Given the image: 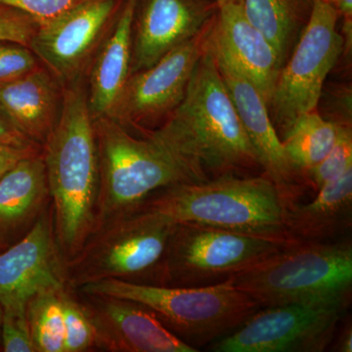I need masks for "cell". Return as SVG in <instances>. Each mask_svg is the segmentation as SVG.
<instances>
[{
  "mask_svg": "<svg viewBox=\"0 0 352 352\" xmlns=\"http://www.w3.org/2000/svg\"><path fill=\"white\" fill-rule=\"evenodd\" d=\"M200 182L261 168L207 39L182 101L147 131Z\"/></svg>",
  "mask_w": 352,
  "mask_h": 352,
  "instance_id": "cell-1",
  "label": "cell"
},
{
  "mask_svg": "<svg viewBox=\"0 0 352 352\" xmlns=\"http://www.w3.org/2000/svg\"><path fill=\"white\" fill-rule=\"evenodd\" d=\"M43 155L55 236L67 261L94 232L100 191L94 119L82 80L63 88L59 120L43 146Z\"/></svg>",
  "mask_w": 352,
  "mask_h": 352,
  "instance_id": "cell-2",
  "label": "cell"
},
{
  "mask_svg": "<svg viewBox=\"0 0 352 352\" xmlns=\"http://www.w3.org/2000/svg\"><path fill=\"white\" fill-rule=\"evenodd\" d=\"M136 210L173 224H200L289 240L276 187L265 175H226L205 182L178 183L159 190Z\"/></svg>",
  "mask_w": 352,
  "mask_h": 352,
  "instance_id": "cell-3",
  "label": "cell"
},
{
  "mask_svg": "<svg viewBox=\"0 0 352 352\" xmlns=\"http://www.w3.org/2000/svg\"><path fill=\"white\" fill-rule=\"evenodd\" d=\"M85 295L132 300L149 308L171 332L198 349L239 328L261 307L229 282L176 287L105 279L78 288Z\"/></svg>",
  "mask_w": 352,
  "mask_h": 352,
  "instance_id": "cell-4",
  "label": "cell"
},
{
  "mask_svg": "<svg viewBox=\"0 0 352 352\" xmlns=\"http://www.w3.org/2000/svg\"><path fill=\"white\" fill-rule=\"evenodd\" d=\"M259 307L349 298L351 238L333 242L289 241L280 251L226 280Z\"/></svg>",
  "mask_w": 352,
  "mask_h": 352,
  "instance_id": "cell-5",
  "label": "cell"
},
{
  "mask_svg": "<svg viewBox=\"0 0 352 352\" xmlns=\"http://www.w3.org/2000/svg\"><path fill=\"white\" fill-rule=\"evenodd\" d=\"M94 126L100 166L94 232L108 222L134 212L159 190L178 183L200 182L147 134L135 138L109 117L94 120Z\"/></svg>",
  "mask_w": 352,
  "mask_h": 352,
  "instance_id": "cell-6",
  "label": "cell"
},
{
  "mask_svg": "<svg viewBox=\"0 0 352 352\" xmlns=\"http://www.w3.org/2000/svg\"><path fill=\"white\" fill-rule=\"evenodd\" d=\"M173 226L140 210L108 222L65 261L67 285L78 289L105 279L159 284Z\"/></svg>",
  "mask_w": 352,
  "mask_h": 352,
  "instance_id": "cell-7",
  "label": "cell"
},
{
  "mask_svg": "<svg viewBox=\"0 0 352 352\" xmlns=\"http://www.w3.org/2000/svg\"><path fill=\"white\" fill-rule=\"evenodd\" d=\"M289 241L293 240L200 224H173L157 285L204 287L222 283L280 251Z\"/></svg>",
  "mask_w": 352,
  "mask_h": 352,
  "instance_id": "cell-8",
  "label": "cell"
},
{
  "mask_svg": "<svg viewBox=\"0 0 352 352\" xmlns=\"http://www.w3.org/2000/svg\"><path fill=\"white\" fill-rule=\"evenodd\" d=\"M339 16L333 4L314 0L302 36L280 71L268 110L281 140L298 116L315 111L326 78L344 50Z\"/></svg>",
  "mask_w": 352,
  "mask_h": 352,
  "instance_id": "cell-9",
  "label": "cell"
},
{
  "mask_svg": "<svg viewBox=\"0 0 352 352\" xmlns=\"http://www.w3.org/2000/svg\"><path fill=\"white\" fill-rule=\"evenodd\" d=\"M349 298L261 307L232 333L212 342L215 352H319L339 330Z\"/></svg>",
  "mask_w": 352,
  "mask_h": 352,
  "instance_id": "cell-10",
  "label": "cell"
},
{
  "mask_svg": "<svg viewBox=\"0 0 352 352\" xmlns=\"http://www.w3.org/2000/svg\"><path fill=\"white\" fill-rule=\"evenodd\" d=\"M124 0H90L38 25L30 48L65 87L82 80Z\"/></svg>",
  "mask_w": 352,
  "mask_h": 352,
  "instance_id": "cell-11",
  "label": "cell"
},
{
  "mask_svg": "<svg viewBox=\"0 0 352 352\" xmlns=\"http://www.w3.org/2000/svg\"><path fill=\"white\" fill-rule=\"evenodd\" d=\"M203 34L171 50L150 68L131 74L108 117L126 129H138L173 112L182 101L206 50Z\"/></svg>",
  "mask_w": 352,
  "mask_h": 352,
  "instance_id": "cell-12",
  "label": "cell"
},
{
  "mask_svg": "<svg viewBox=\"0 0 352 352\" xmlns=\"http://www.w3.org/2000/svg\"><path fill=\"white\" fill-rule=\"evenodd\" d=\"M214 56L220 75L256 153L261 168L264 175L274 183L285 210L300 201L307 179L289 162L271 120L267 103L258 90L232 64L215 54Z\"/></svg>",
  "mask_w": 352,
  "mask_h": 352,
  "instance_id": "cell-13",
  "label": "cell"
},
{
  "mask_svg": "<svg viewBox=\"0 0 352 352\" xmlns=\"http://www.w3.org/2000/svg\"><path fill=\"white\" fill-rule=\"evenodd\" d=\"M67 286L50 208L41 212L23 239L0 252V303L3 308L25 307L41 289Z\"/></svg>",
  "mask_w": 352,
  "mask_h": 352,
  "instance_id": "cell-14",
  "label": "cell"
},
{
  "mask_svg": "<svg viewBox=\"0 0 352 352\" xmlns=\"http://www.w3.org/2000/svg\"><path fill=\"white\" fill-rule=\"evenodd\" d=\"M217 10L214 0H138L132 31L131 75L150 68L200 34Z\"/></svg>",
  "mask_w": 352,
  "mask_h": 352,
  "instance_id": "cell-15",
  "label": "cell"
},
{
  "mask_svg": "<svg viewBox=\"0 0 352 352\" xmlns=\"http://www.w3.org/2000/svg\"><path fill=\"white\" fill-rule=\"evenodd\" d=\"M85 296L82 305L94 325L95 349L112 352L199 351L140 303L113 296Z\"/></svg>",
  "mask_w": 352,
  "mask_h": 352,
  "instance_id": "cell-16",
  "label": "cell"
},
{
  "mask_svg": "<svg viewBox=\"0 0 352 352\" xmlns=\"http://www.w3.org/2000/svg\"><path fill=\"white\" fill-rule=\"evenodd\" d=\"M215 18L214 34L208 38L214 54L247 76L268 106L282 68L272 44L248 19L243 2L219 6Z\"/></svg>",
  "mask_w": 352,
  "mask_h": 352,
  "instance_id": "cell-17",
  "label": "cell"
},
{
  "mask_svg": "<svg viewBox=\"0 0 352 352\" xmlns=\"http://www.w3.org/2000/svg\"><path fill=\"white\" fill-rule=\"evenodd\" d=\"M63 88L45 67L39 66L0 85V107L23 135L43 147L59 120Z\"/></svg>",
  "mask_w": 352,
  "mask_h": 352,
  "instance_id": "cell-18",
  "label": "cell"
},
{
  "mask_svg": "<svg viewBox=\"0 0 352 352\" xmlns=\"http://www.w3.org/2000/svg\"><path fill=\"white\" fill-rule=\"evenodd\" d=\"M138 4V0H124L88 69L87 100L94 120L108 117L131 76L132 31Z\"/></svg>",
  "mask_w": 352,
  "mask_h": 352,
  "instance_id": "cell-19",
  "label": "cell"
},
{
  "mask_svg": "<svg viewBox=\"0 0 352 352\" xmlns=\"http://www.w3.org/2000/svg\"><path fill=\"white\" fill-rule=\"evenodd\" d=\"M314 201H296L283 210L289 240L333 242L346 238L352 227V170L319 189Z\"/></svg>",
  "mask_w": 352,
  "mask_h": 352,
  "instance_id": "cell-20",
  "label": "cell"
},
{
  "mask_svg": "<svg viewBox=\"0 0 352 352\" xmlns=\"http://www.w3.org/2000/svg\"><path fill=\"white\" fill-rule=\"evenodd\" d=\"M48 197L43 151L21 160L0 179V236L6 239L38 219Z\"/></svg>",
  "mask_w": 352,
  "mask_h": 352,
  "instance_id": "cell-21",
  "label": "cell"
},
{
  "mask_svg": "<svg viewBox=\"0 0 352 352\" xmlns=\"http://www.w3.org/2000/svg\"><path fill=\"white\" fill-rule=\"evenodd\" d=\"M312 3L314 0H243L245 16L272 44L282 67Z\"/></svg>",
  "mask_w": 352,
  "mask_h": 352,
  "instance_id": "cell-22",
  "label": "cell"
},
{
  "mask_svg": "<svg viewBox=\"0 0 352 352\" xmlns=\"http://www.w3.org/2000/svg\"><path fill=\"white\" fill-rule=\"evenodd\" d=\"M338 131L339 124L312 111L296 118L282 143L289 162L305 177V173L320 163L331 151Z\"/></svg>",
  "mask_w": 352,
  "mask_h": 352,
  "instance_id": "cell-23",
  "label": "cell"
},
{
  "mask_svg": "<svg viewBox=\"0 0 352 352\" xmlns=\"http://www.w3.org/2000/svg\"><path fill=\"white\" fill-rule=\"evenodd\" d=\"M67 287L41 289L27 303L28 321L36 352H64L63 293Z\"/></svg>",
  "mask_w": 352,
  "mask_h": 352,
  "instance_id": "cell-24",
  "label": "cell"
},
{
  "mask_svg": "<svg viewBox=\"0 0 352 352\" xmlns=\"http://www.w3.org/2000/svg\"><path fill=\"white\" fill-rule=\"evenodd\" d=\"M352 170V132L351 126L339 124L337 140L327 156L305 173L307 182L315 191L335 182Z\"/></svg>",
  "mask_w": 352,
  "mask_h": 352,
  "instance_id": "cell-25",
  "label": "cell"
},
{
  "mask_svg": "<svg viewBox=\"0 0 352 352\" xmlns=\"http://www.w3.org/2000/svg\"><path fill=\"white\" fill-rule=\"evenodd\" d=\"M65 318L64 352H83L95 349V331L82 302L67 287L63 293Z\"/></svg>",
  "mask_w": 352,
  "mask_h": 352,
  "instance_id": "cell-26",
  "label": "cell"
},
{
  "mask_svg": "<svg viewBox=\"0 0 352 352\" xmlns=\"http://www.w3.org/2000/svg\"><path fill=\"white\" fill-rule=\"evenodd\" d=\"M1 346L6 352H36L27 316V307L3 308Z\"/></svg>",
  "mask_w": 352,
  "mask_h": 352,
  "instance_id": "cell-27",
  "label": "cell"
},
{
  "mask_svg": "<svg viewBox=\"0 0 352 352\" xmlns=\"http://www.w3.org/2000/svg\"><path fill=\"white\" fill-rule=\"evenodd\" d=\"M39 66L31 48L11 41H0V85L12 82Z\"/></svg>",
  "mask_w": 352,
  "mask_h": 352,
  "instance_id": "cell-28",
  "label": "cell"
},
{
  "mask_svg": "<svg viewBox=\"0 0 352 352\" xmlns=\"http://www.w3.org/2000/svg\"><path fill=\"white\" fill-rule=\"evenodd\" d=\"M88 1L90 0H0V3L22 11L41 25Z\"/></svg>",
  "mask_w": 352,
  "mask_h": 352,
  "instance_id": "cell-29",
  "label": "cell"
},
{
  "mask_svg": "<svg viewBox=\"0 0 352 352\" xmlns=\"http://www.w3.org/2000/svg\"><path fill=\"white\" fill-rule=\"evenodd\" d=\"M38 25L27 14L0 3V41H11L30 47Z\"/></svg>",
  "mask_w": 352,
  "mask_h": 352,
  "instance_id": "cell-30",
  "label": "cell"
},
{
  "mask_svg": "<svg viewBox=\"0 0 352 352\" xmlns=\"http://www.w3.org/2000/svg\"><path fill=\"white\" fill-rule=\"evenodd\" d=\"M43 151L41 147H16V146L0 144V179L7 171L11 170L21 160Z\"/></svg>",
  "mask_w": 352,
  "mask_h": 352,
  "instance_id": "cell-31",
  "label": "cell"
},
{
  "mask_svg": "<svg viewBox=\"0 0 352 352\" xmlns=\"http://www.w3.org/2000/svg\"><path fill=\"white\" fill-rule=\"evenodd\" d=\"M0 144L24 148L41 147L29 140L13 126L1 107H0Z\"/></svg>",
  "mask_w": 352,
  "mask_h": 352,
  "instance_id": "cell-32",
  "label": "cell"
},
{
  "mask_svg": "<svg viewBox=\"0 0 352 352\" xmlns=\"http://www.w3.org/2000/svg\"><path fill=\"white\" fill-rule=\"evenodd\" d=\"M336 349H337L336 351L340 352L352 351L351 323L344 324V327L342 329L338 338Z\"/></svg>",
  "mask_w": 352,
  "mask_h": 352,
  "instance_id": "cell-33",
  "label": "cell"
},
{
  "mask_svg": "<svg viewBox=\"0 0 352 352\" xmlns=\"http://www.w3.org/2000/svg\"><path fill=\"white\" fill-rule=\"evenodd\" d=\"M333 4L344 21H352V0H333Z\"/></svg>",
  "mask_w": 352,
  "mask_h": 352,
  "instance_id": "cell-34",
  "label": "cell"
},
{
  "mask_svg": "<svg viewBox=\"0 0 352 352\" xmlns=\"http://www.w3.org/2000/svg\"><path fill=\"white\" fill-rule=\"evenodd\" d=\"M217 3V6L221 4L228 3V2H243V0H214Z\"/></svg>",
  "mask_w": 352,
  "mask_h": 352,
  "instance_id": "cell-35",
  "label": "cell"
},
{
  "mask_svg": "<svg viewBox=\"0 0 352 352\" xmlns=\"http://www.w3.org/2000/svg\"><path fill=\"white\" fill-rule=\"evenodd\" d=\"M7 248L6 239H4L2 236H0V252L3 251Z\"/></svg>",
  "mask_w": 352,
  "mask_h": 352,
  "instance_id": "cell-36",
  "label": "cell"
},
{
  "mask_svg": "<svg viewBox=\"0 0 352 352\" xmlns=\"http://www.w3.org/2000/svg\"><path fill=\"white\" fill-rule=\"evenodd\" d=\"M2 317H3V307H2V305L0 303V344H1Z\"/></svg>",
  "mask_w": 352,
  "mask_h": 352,
  "instance_id": "cell-37",
  "label": "cell"
},
{
  "mask_svg": "<svg viewBox=\"0 0 352 352\" xmlns=\"http://www.w3.org/2000/svg\"><path fill=\"white\" fill-rule=\"evenodd\" d=\"M323 1L329 2V3H333V0H323Z\"/></svg>",
  "mask_w": 352,
  "mask_h": 352,
  "instance_id": "cell-38",
  "label": "cell"
}]
</instances>
